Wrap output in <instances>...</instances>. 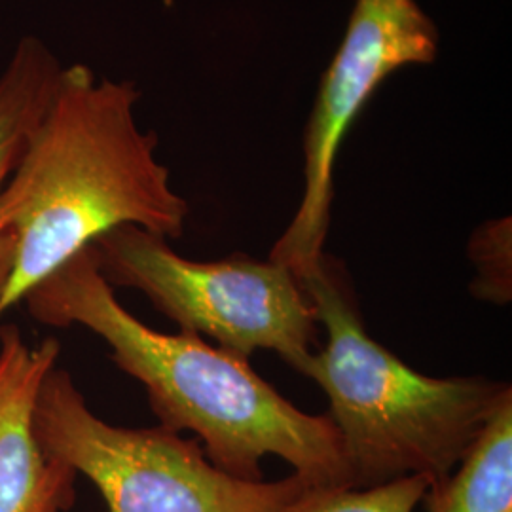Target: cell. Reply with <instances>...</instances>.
<instances>
[{"instance_id": "2", "label": "cell", "mask_w": 512, "mask_h": 512, "mask_svg": "<svg viewBox=\"0 0 512 512\" xmlns=\"http://www.w3.org/2000/svg\"><path fill=\"white\" fill-rule=\"evenodd\" d=\"M139 99L131 80L63 65L0 190V232L16 243L2 315L110 230L183 236L190 205L158 160V135L137 124Z\"/></svg>"}, {"instance_id": "3", "label": "cell", "mask_w": 512, "mask_h": 512, "mask_svg": "<svg viewBox=\"0 0 512 512\" xmlns=\"http://www.w3.org/2000/svg\"><path fill=\"white\" fill-rule=\"evenodd\" d=\"M327 344L304 376L329 397L351 488L404 476L444 480L465 458L511 384L486 378H433L395 357L366 332L353 296L329 256L306 275Z\"/></svg>"}, {"instance_id": "8", "label": "cell", "mask_w": 512, "mask_h": 512, "mask_svg": "<svg viewBox=\"0 0 512 512\" xmlns=\"http://www.w3.org/2000/svg\"><path fill=\"white\" fill-rule=\"evenodd\" d=\"M63 65L37 37H23L0 73V190L18 160L19 148L46 107ZM16 264V243L0 232V317L2 298Z\"/></svg>"}, {"instance_id": "1", "label": "cell", "mask_w": 512, "mask_h": 512, "mask_svg": "<svg viewBox=\"0 0 512 512\" xmlns=\"http://www.w3.org/2000/svg\"><path fill=\"white\" fill-rule=\"evenodd\" d=\"M21 302L46 327L78 325L99 336L110 361L147 389L160 425L194 433L226 475L260 482L262 461L277 456L311 486H349L342 440L329 414L296 408L241 355L192 332L147 327L116 298L93 245L44 277Z\"/></svg>"}, {"instance_id": "11", "label": "cell", "mask_w": 512, "mask_h": 512, "mask_svg": "<svg viewBox=\"0 0 512 512\" xmlns=\"http://www.w3.org/2000/svg\"><path fill=\"white\" fill-rule=\"evenodd\" d=\"M469 256L476 275L471 293L497 306L512 298L511 219H497L480 226L469 241Z\"/></svg>"}, {"instance_id": "6", "label": "cell", "mask_w": 512, "mask_h": 512, "mask_svg": "<svg viewBox=\"0 0 512 512\" xmlns=\"http://www.w3.org/2000/svg\"><path fill=\"white\" fill-rule=\"evenodd\" d=\"M437 52V25L418 0H355L304 133L302 200L270 253V260L289 268L298 281L327 256L334 167L349 129L391 74L429 65Z\"/></svg>"}, {"instance_id": "5", "label": "cell", "mask_w": 512, "mask_h": 512, "mask_svg": "<svg viewBox=\"0 0 512 512\" xmlns=\"http://www.w3.org/2000/svg\"><path fill=\"white\" fill-rule=\"evenodd\" d=\"M93 249L109 285L145 294L179 330L245 359L272 351L300 374L317 351L319 323L308 294L289 268L270 258L198 262L137 226L110 230Z\"/></svg>"}, {"instance_id": "7", "label": "cell", "mask_w": 512, "mask_h": 512, "mask_svg": "<svg viewBox=\"0 0 512 512\" xmlns=\"http://www.w3.org/2000/svg\"><path fill=\"white\" fill-rule=\"evenodd\" d=\"M59 355L55 338L29 346L16 325L0 329V512L73 509L78 475L50 458L35 433L38 391Z\"/></svg>"}, {"instance_id": "9", "label": "cell", "mask_w": 512, "mask_h": 512, "mask_svg": "<svg viewBox=\"0 0 512 512\" xmlns=\"http://www.w3.org/2000/svg\"><path fill=\"white\" fill-rule=\"evenodd\" d=\"M427 512H512V393L495 408L459 469L429 486Z\"/></svg>"}, {"instance_id": "10", "label": "cell", "mask_w": 512, "mask_h": 512, "mask_svg": "<svg viewBox=\"0 0 512 512\" xmlns=\"http://www.w3.org/2000/svg\"><path fill=\"white\" fill-rule=\"evenodd\" d=\"M429 490L423 476H404L372 488L310 486L281 512H414Z\"/></svg>"}, {"instance_id": "4", "label": "cell", "mask_w": 512, "mask_h": 512, "mask_svg": "<svg viewBox=\"0 0 512 512\" xmlns=\"http://www.w3.org/2000/svg\"><path fill=\"white\" fill-rule=\"evenodd\" d=\"M35 433L50 458L92 482L107 512H281L311 486L298 475L239 480L215 467L196 439L101 420L59 366L38 391Z\"/></svg>"}]
</instances>
